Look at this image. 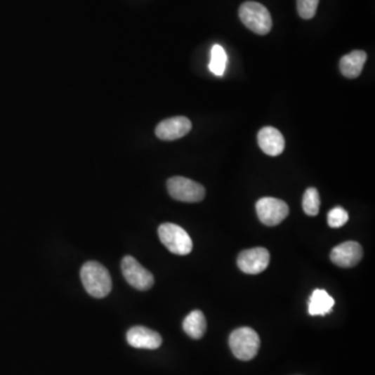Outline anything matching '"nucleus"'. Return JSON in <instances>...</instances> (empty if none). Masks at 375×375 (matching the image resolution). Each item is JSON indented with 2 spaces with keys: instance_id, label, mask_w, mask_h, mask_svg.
<instances>
[{
  "instance_id": "ddd939ff",
  "label": "nucleus",
  "mask_w": 375,
  "mask_h": 375,
  "mask_svg": "<svg viewBox=\"0 0 375 375\" xmlns=\"http://www.w3.org/2000/svg\"><path fill=\"white\" fill-rule=\"evenodd\" d=\"M367 55L363 51H355L344 55L340 61V70L347 79H357L363 70Z\"/></svg>"
},
{
  "instance_id": "4468645a",
  "label": "nucleus",
  "mask_w": 375,
  "mask_h": 375,
  "mask_svg": "<svg viewBox=\"0 0 375 375\" xmlns=\"http://www.w3.org/2000/svg\"><path fill=\"white\" fill-rule=\"evenodd\" d=\"M335 301L325 290L317 289L312 293L309 301V314L312 316H324L333 311Z\"/></svg>"
},
{
  "instance_id": "f3484780",
  "label": "nucleus",
  "mask_w": 375,
  "mask_h": 375,
  "mask_svg": "<svg viewBox=\"0 0 375 375\" xmlns=\"http://www.w3.org/2000/svg\"><path fill=\"white\" fill-rule=\"evenodd\" d=\"M320 196L316 188H309L303 194V208L305 214L316 216L320 210Z\"/></svg>"
},
{
  "instance_id": "39448f33",
  "label": "nucleus",
  "mask_w": 375,
  "mask_h": 375,
  "mask_svg": "<svg viewBox=\"0 0 375 375\" xmlns=\"http://www.w3.org/2000/svg\"><path fill=\"white\" fill-rule=\"evenodd\" d=\"M167 189L174 199L190 204L202 202L206 196V190L202 185L183 176H174L168 180Z\"/></svg>"
},
{
  "instance_id": "f257e3e1",
  "label": "nucleus",
  "mask_w": 375,
  "mask_h": 375,
  "mask_svg": "<svg viewBox=\"0 0 375 375\" xmlns=\"http://www.w3.org/2000/svg\"><path fill=\"white\" fill-rule=\"evenodd\" d=\"M81 279L86 291L95 298H103L111 292V275L99 263L91 261L84 264L81 269Z\"/></svg>"
},
{
  "instance_id": "dca6fc26",
  "label": "nucleus",
  "mask_w": 375,
  "mask_h": 375,
  "mask_svg": "<svg viewBox=\"0 0 375 375\" xmlns=\"http://www.w3.org/2000/svg\"><path fill=\"white\" fill-rule=\"evenodd\" d=\"M228 55L223 47L220 45H214L211 53L210 70L217 77H222L226 68Z\"/></svg>"
},
{
  "instance_id": "f03ea898",
  "label": "nucleus",
  "mask_w": 375,
  "mask_h": 375,
  "mask_svg": "<svg viewBox=\"0 0 375 375\" xmlns=\"http://www.w3.org/2000/svg\"><path fill=\"white\" fill-rule=\"evenodd\" d=\"M239 16L243 25L254 34H267L272 29V18L266 6L258 2L247 1L240 6Z\"/></svg>"
},
{
  "instance_id": "6e6552de",
  "label": "nucleus",
  "mask_w": 375,
  "mask_h": 375,
  "mask_svg": "<svg viewBox=\"0 0 375 375\" xmlns=\"http://www.w3.org/2000/svg\"><path fill=\"white\" fill-rule=\"evenodd\" d=\"M270 262V254L266 249L256 247V249L244 250L239 254L237 264L239 268L246 275H256L266 270Z\"/></svg>"
},
{
  "instance_id": "9b49d317",
  "label": "nucleus",
  "mask_w": 375,
  "mask_h": 375,
  "mask_svg": "<svg viewBox=\"0 0 375 375\" xmlns=\"http://www.w3.org/2000/svg\"><path fill=\"white\" fill-rule=\"evenodd\" d=\"M126 340L131 346L139 349H157L162 345L161 336L157 331L144 327H131L126 334Z\"/></svg>"
},
{
  "instance_id": "0eeeda50",
  "label": "nucleus",
  "mask_w": 375,
  "mask_h": 375,
  "mask_svg": "<svg viewBox=\"0 0 375 375\" xmlns=\"http://www.w3.org/2000/svg\"><path fill=\"white\" fill-rule=\"evenodd\" d=\"M121 270L126 282L137 290L147 291L154 286V275L133 256H124L121 262Z\"/></svg>"
},
{
  "instance_id": "2eb2a0df",
  "label": "nucleus",
  "mask_w": 375,
  "mask_h": 375,
  "mask_svg": "<svg viewBox=\"0 0 375 375\" xmlns=\"http://www.w3.org/2000/svg\"><path fill=\"white\" fill-rule=\"evenodd\" d=\"M185 333L192 339H200L206 331V320L204 312L195 311L190 312L183 322Z\"/></svg>"
},
{
  "instance_id": "1a4fd4ad",
  "label": "nucleus",
  "mask_w": 375,
  "mask_h": 375,
  "mask_svg": "<svg viewBox=\"0 0 375 375\" xmlns=\"http://www.w3.org/2000/svg\"><path fill=\"white\" fill-rule=\"evenodd\" d=\"M363 258V249L355 241H347L331 250V260L342 268H350L359 264Z\"/></svg>"
},
{
  "instance_id": "a211bd4d",
  "label": "nucleus",
  "mask_w": 375,
  "mask_h": 375,
  "mask_svg": "<svg viewBox=\"0 0 375 375\" xmlns=\"http://www.w3.org/2000/svg\"><path fill=\"white\" fill-rule=\"evenodd\" d=\"M348 213L341 206H336L327 215L329 225L333 228H341L348 221Z\"/></svg>"
},
{
  "instance_id": "20e7f679",
  "label": "nucleus",
  "mask_w": 375,
  "mask_h": 375,
  "mask_svg": "<svg viewBox=\"0 0 375 375\" xmlns=\"http://www.w3.org/2000/svg\"><path fill=\"white\" fill-rule=\"evenodd\" d=\"M159 240L170 252L178 256H187L193 249L191 237L184 228L173 223H164L159 225Z\"/></svg>"
},
{
  "instance_id": "7ed1b4c3",
  "label": "nucleus",
  "mask_w": 375,
  "mask_h": 375,
  "mask_svg": "<svg viewBox=\"0 0 375 375\" xmlns=\"http://www.w3.org/2000/svg\"><path fill=\"white\" fill-rule=\"evenodd\" d=\"M260 337L250 327H240L232 331L230 337V346L237 359L250 361L258 355L260 349Z\"/></svg>"
},
{
  "instance_id": "f8f14e48",
  "label": "nucleus",
  "mask_w": 375,
  "mask_h": 375,
  "mask_svg": "<svg viewBox=\"0 0 375 375\" xmlns=\"http://www.w3.org/2000/svg\"><path fill=\"white\" fill-rule=\"evenodd\" d=\"M258 146L261 150L270 157H277L284 150V139L281 131L275 127L266 126L258 131Z\"/></svg>"
},
{
  "instance_id": "6ab92c4d",
  "label": "nucleus",
  "mask_w": 375,
  "mask_h": 375,
  "mask_svg": "<svg viewBox=\"0 0 375 375\" xmlns=\"http://www.w3.org/2000/svg\"><path fill=\"white\" fill-rule=\"evenodd\" d=\"M319 0H297L299 16L303 19H312L316 14Z\"/></svg>"
},
{
  "instance_id": "423d86ee",
  "label": "nucleus",
  "mask_w": 375,
  "mask_h": 375,
  "mask_svg": "<svg viewBox=\"0 0 375 375\" xmlns=\"http://www.w3.org/2000/svg\"><path fill=\"white\" fill-rule=\"evenodd\" d=\"M256 209L258 219L267 226L279 225L289 215L288 204L277 198H261Z\"/></svg>"
},
{
  "instance_id": "9d476101",
  "label": "nucleus",
  "mask_w": 375,
  "mask_h": 375,
  "mask_svg": "<svg viewBox=\"0 0 375 375\" xmlns=\"http://www.w3.org/2000/svg\"><path fill=\"white\" fill-rule=\"evenodd\" d=\"M192 129V124L187 117L178 116V117L169 118L157 124L156 135L159 139L164 141H173L180 139L190 133Z\"/></svg>"
}]
</instances>
